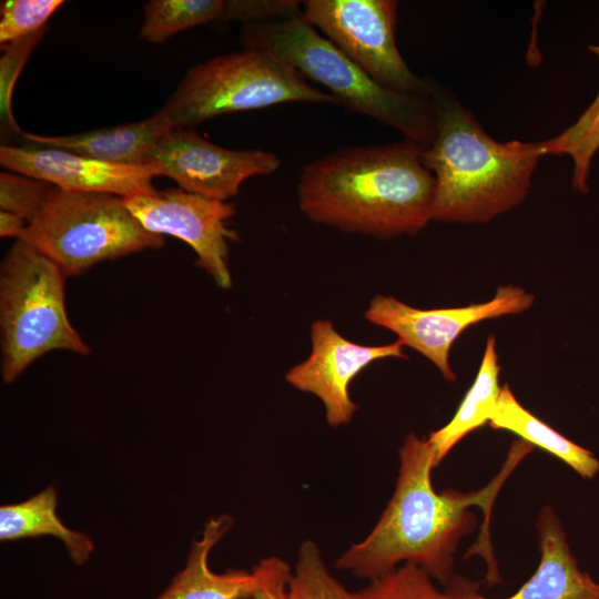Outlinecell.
<instances>
[{"label": "cell", "instance_id": "28", "mask_svg": "<svg viewBox=\"0 0 599 599\" xmlns=\"http://www.w3.org/2000/svg\"><path fill=\"white\" fill-rule=\"evenodd\" d=\"M260 585L253 599H302L292 586L293 572L278 557L262 559L255 567Z\"/></svg>", "mask_w": 599, "mask_h": 599}, {"label": "cell", "instance_id": "13", "mask_svg": "<svg viewBox=\"0 0 599 599\" xmlns=\"http://www.w3.org/2000/svg\"><path fill=\"white\" fill-rule=\"evenodd\" d=\"M0 163L11 172L49 182L60 190L121 197L152 192V179L162 175L152 164H112L34 143L1 145Z\"/></svg>", "mask_w": 599, "mask_h": 599}, {"label": "cell", "instance_id": "18", "mask_svg": "<svg viewBox=\"0 0 599 599\" xmlns=\"http://www.w3.org/2000/svg\"><path fill=\"white\" fill-rule=\"evenodd\" d=\"M499 372L496 339L490 335L475 380L454 417L427 438L436 466L466 435L489 422L501 390Z\"/></svg>", "mask_w": 599, "mask_h": 599}, {"label": "cell", "instance_id": "6", "mask_svg": "<svg viewBox=\"0 0 599 599\" xmlns=\"http://www.w3.org/2000/svg\"><path fill=\"white\" fill-rule=\"evenodd\" d=\"M292 102L337 104L280 58L243 48L191 67L160 111L173 128H194L219 115Z\"/></svg>", "mask_w": 599, "mask_h": 599}, {"label": "cell", "instance_id": "7", "mask_svg": "<svg viewBox=\"0 0 599 599\" xmlns=\"http://www.w3.org/2000/svg\"><path fill=\"white\" fill-rule=\"evenodd\" d=\"M19 240L50 257L67 276L80 275L106 260L164 244V237L148 231L126 207L123 197L58 187Z\"/></svg>", "mask_w": 599, "mask_h": 599}, {"label": "cell", "instance_id": "29", "mask_svg": "<svg viewBox=\"0 0 599 599\" xmlns=\"http://www.w3.org/2000/svg\"><path fill=\"white\" fill-rule=\"evenodd\" d=\"M28 222L10 212L0 211V236L19 240Z\"/></svg>", "mask_w": 599, "mask_h": 599}, {"label": "cell", "instance_id": "10", "mask_svg": "<svg viewBox=\"0 0 599 599\" xmlns=\"http://www.w3.org/2000/svg\"><path fill=\"white\" fill-rule=\"evenodd\" d=\"M123 201L148 231L177 237L190 245L196 264L219 287L232 286L229 241L238 240V234L226 226V221L235 214L234 204L181 187L153 190Z\"/></svg>", "mask_w": 599, "mask_h": 599}, {"label": "cell", "instance_id": "24", "mask_svg": "<svg viewBox=\"0 0 599 599\" xmlns=\"http://www.w3.org/2000/svg\"><path fill=\"white\" fill-rule=\"evenodd\" d=\"M47 27L27 37L2 45L0 58V121L2 134L23 132L17 124L12 112V95L16 82L26 61L34 47L40 42Z\"/></svg>", "mask_w": 599, "mask_h": 599}, {"label": "cell", "instance_id": "23", "mask_svg": "<svg viewBox=\"0 0 599 599\" xmlns=\"http://www.w3.org/2000/svg\"><path fill=\"white\" fill-rule=\"evenodd\" d=\"M292 586L302 599H348L349 591L332 576L313 540L298 549Z\"/></svg>", "mask_w": 599, "mask_h": 599}, {"label": "cell", "instance_id": "22", "mask_svg": "<svg viewBox=\"0 0 599 599\" xmlns=\"http://www.w3.org/2000/svg\"><path fill=\"white\" fill-rule=\"evenodd\" d=\"M422 568L403 564L393 571L370 580L365 588L348 592V599H450L438 590Z\"/></svg>", "mask_w": 599, "mask_h": 599}, {"label": "cell", "instance_id": "11", "mask_svg": "<svg viewBox=\"0 0 599 599\" xmlns=\"http://www.w3.org/2000/svg\"><path fill=\"white\" fill-rule=\"evenodd\" d=\"M148 164L155 165L181 189L227 201L252 176L270 175L281 166L270 151L230 150L205 140L194 128H174L151 150Z\"/></svg>", "mask_w": 599, "mask_h": 599}, {"label": "cell", "instance_id": "27", "mask_svg": "<svg viewBox=\"0 0 599 599\" xmlns=\"http://www.w3.org/2000/svg\"><path fill=\"white\" fill-rule=\"evenodd\" d=\"M302 14V2L296 0H227L221 21L243 24L284 20Z\"/></svg>", "mask_w": 599, "mask_h": 599}, {"label": "cell", "instance_id": "20", "mask_svg": "<svg viewBox=\"0 0 599 599\" xmlns=\"http://www.w3.org/2000/svg\"><path fill=\"white\" fill-rule=\"evenodd\" d=\"M599 59V45H589ZM544 155H569L573 162L572 186L587 193L591 161L599 150V91L573 124L558 135L538 142Z\"/></svg>", "mask_w": 599, "mask_h": 599}, {"label": "cell", "instance_id": "8", "mask_svg": "<svg viewBox=\"0 0 599 599\" xmlns=\"http://www.w3.org/2000/svg\"><path fill=\"white\" fill-rule=\"evenodd\" d=\"M398 7L395 0H307L302 14L385 89L429 98L430 77L415 74L396 45Z\"/></svg>", "mask_w": 599, "mask_h": 599}, {"label": "cell", "instance_id": "25", "mask_svg": "<svg viewBox=\"0 0 599 599\" xmlns=\"http://www.w3.org/2000/svg\"><path fill=\"white\" fill-rule=\"evenodd\" d=\"M61 0H11L0 7V43L4 45L43 29Z\"/></svg>", "mask_w": 599, "mask_h": 599}, {"label": "cell", "instance_id": "1", "mask_svg": "<svg viewBox=\"0 0 599 599\" xmlns=\"http://www.w3.org/2000/svg\"><path fill=\"white\" fill-rule=\"evenodd\" d=\"M531 449L528 443L516 440L501 471L479 491L436 493L432 485L436 467L433 448L427 438L407 435L399 448L390 500L372 531L337 558L336 568L374 580L398 564H412L447 586L454 577L457 547L476 527V516L468 507L490 508L508 475Z\"/></svg>", "mask_w": 599, "mask_h": 599}, {"label": "cell", "instance_id": "19", "mask_svg": "<svg viewBox=\"0 0 599 599\" xmlns=\"http://www.w3.org/2000/svg\"><path fill=\"white\" fill-rule=\"evenodd\" d=\"M55 508L57 494L53 487H48L26 501L1 506V541L54 536L62 540L72 560L82 565L93 551L94 545L87 535L67 528L59 519Z\"/></svg>", "mask_w": 599, "mask_h": 599}, {"label": "cell", "instance_id": "5", "mask_svg": "<svg viewBox=\"0 0 599 599\" xmlns=\"http://www.w3.org/2000/svg\"><path fill=\"white\" fill-rule=\"evenodd\" d=\"M68 276L50 257L16 240L0 266L1 375L13 382L37 358L64 349L90 353L65 307Z\"/></svg>", "mask_w": 599, "mask_h": 599}, {"label": "cell", "instance_id": "15", "mask_svg": "<svg viewBox=\"0 0 599 599\" xmlns=\"http://www.w3.org/2000/svg\"><path fill=\"white\" fill-rule=\"evenodd\" d=\"M172 129L174 128L171 122L159 110L148 119L122 125L58 136L23 131L21 138L30 143L72 152L106 163L148 165L151 150Z\"/></svg>", "mask_w": 599, "mask_h": 599}, {"label": "cell", "instance_id": "21", "mask_svg": "<svg viewBox=\"0 0 599 599\" xmlns=\"http://www.w3.org/2000/svg\"><path fill=\"white\" fill-rule=\"evenodd\" d=\"M223 0H152L144 4L140 37L151 43H163L186 29L221 21Z\"/></svg>", "mask_w": 599, "mask_h": 599}, {"label": "cell", "instance_id": "17", "mask_svg": "<svg viewBox=\"0 0 599 599\" xmlns=\"http://www.w3.org/2000/svg\"><path fill=\"white\" fill-rule=\"evenodd\" d=\"M488 423L495 429L511 432L534 447L556 456L582 478L591 479L599 473V460L590 450L537 418L517 400L508 385L501 387Z\"/></svg>", "mask_w": 599, "mask_h": 599}, {"label": "cell", "instance_id": "3", "mask_svg": "<svg viewBox=\"0 0 599 599\" xmlns=\"http://www.w3.org/2000/svg\"><path fill=\"white\" fill-rule=\"evenodd\" d=\"M429 98L435 136L420 156L436 181L432 220L485 223L520 204L542 156L538 142L494 140L433 78Z\"/></svg>", "mask_w": 599, "mask_h": 599}, {"label": "cell", "instance_id": "12", "mask_svg": "<svg viewBox=\"0 0 599 599\" xmlns=\"http://www.w3.org/2000/svg\"><path fill=\"white\" fill-rule=\"evenodd\" d=\"M312 349L306 359L291 367L286 382L309 393L324 405L326 422L332 427L349 423L358 408L348 388L368 365L384 358H407L403 345L366 346L344 337L329 319H316L311 326Z\"/></svg>", "mask_w": 599, "mask_h": 599}, {"label": "cell", "instance_id": "2", "mask_svg": "<svg viewBox=\"0 0 599 599\" xmlns=\"http://www.w3.org/2000/svg\"><path fill=\"white\" fill-rule=\"evenodd\" d=\"M408 140L339 149L306 164L298 207L311 221L380 240L432 221L436 181Z\"/></svg>", "mask_w": 599, "mask_h": 599}, {"label": "cell", "instance_id": "9", "mask_svg": "<svg viewBox=\"0 0 599 599\" xmlns=\"http://www.w3.org/2000/svg\"><path fill=\"white\" fill-rule=\"evenodd\" d=\"M534 295L514 285L501 286L487 302L461 307L422 309L393 296H374L365 318L397 336V341L429 359L448 382L456 375L449 364V352L458 336L481 321L520 314L534 304Z\"/></svg>", "mask_w": 599, "mask_h": 599}, {"label": "cell", "instance_id": "16", "mask_svg": "<svg viewBox=\"0 0 599 599\" xmlns=\"http://www.w3.org/2000/svg\"><path fill=\"white\" fill-rule=\"evenodd\" d=\"M232 518L222 515L211 519L201 539L193 542L185 568L158 599H248L258 588L260 578L252 572L215 573L209 567V555L232 526Z\"/></svg>", "mask_w": 599, "mask_h": 599}, {"label": "cell", "instance_id": "4", "mask_svg": "<svg viewBox=\"0 0 599 599\" xmlns=\"http://www.w3.org/2000/svg\"><path fill=\"white\" fill-rule=\"evenodd\" d=\"M243 48L264 50L322 84L338 104L399 131L422 151L435 136L430 98L395 93L365 71L317 31L303 14L243 24Z\"/></svg>", "mask_w": 599, "mask_h": 599}, {"label": "cell", "instance_id": "14", "mask_svg": "<svg viewBox=\"0 0 599 599\" xmlns=\"http://www.w3.org/2000/svg\"><path fill=\"white\" fill-rule=\"evenodd\" d=\"M539 565L534 575L505 599H599V582L580 569L555 509L546 505L537 520ZM446 593L450 599H490L478 591V585L453 577Z\"/></svg>", "mask_w": 599, "mask_h": 599}, {"label": "cell", "instance_id": "26", "mask_svg": "<svg viewBox=\"0 0 599 599\" xmlns=\"http://www.w3.org/2000/svg\"><path fill=\"white\" fill-rule=\"evenodd\" d=\"M55 187L39 179L3 171L0 173V211L16 214L29 223Z\"/></svg>", "mask_w": 599, "mask_h": 599}]
</instances>
